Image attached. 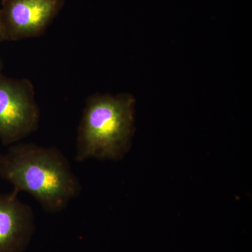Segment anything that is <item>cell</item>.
I'll return each mask as SVG.
<instances>
[{"mask_svg": "<svg viewBox=\"0 0 252 252\" xmlns=\"http://www.w3.org/2000/svg\"><path fill=\"white\" fill-rule=\"evenodd\" d=\"M0 178L11 184L16 193L31 194L48 213L62 212L81 191L67 158L54 147L10 145L6 153L0 154Z\"/></svg>", "mask_w": 252, "mask_h": 252, "instance_id": "6da1fadb", "label": "cell"}, {"mask_svg": "<svg viewBox=\"0 0 252 252\" xmlns=\"http://www.w3.org/2000/svg\"><path fill=\"white\" fill-rule=\"evenodd\" d=\"M135 99L130 94H94L86 99L77 137L75 160H119L133 135Z\"/></svg>", "mask_w": 252, "mask_h": 252, "instance_id": "7a4b0ae2", "label": "cell"}, {"mask_svg": "<svg viewBox=\"0 0 252 252\" xmlns=\"http://www.w3.org/2000/svg\"><path fill=\"white\" fill-rule=\"evenodd\" d=\"M39 121L32 83L0 73V141L7 146L17 143L37 130Z\"/></svg>", "mask_w": 252, "mask_h": 252, "instance_id": "3957f363", "label": "cell"}, {"mask_svg": "<svg viewBox=\"0 0 252 252\" xmlns=\"http://www.w3.org/2000/svg\"><path fill=\"white\" fill-rule=\"evenodd\" d=\"M64 5V0H2L0 20L4 40L42 36Z\"/></svg>", "mask_w": 252, "mask_h": 252, "instance_id": "277c9868", "label": "cell"}, {"mask_svg": "<svg viewBox=\"0 0 252 252\" xmlns=\"http://www.w3.org/2000/svg\"><path fill=\"white\" fill-rule=\"evenodd\" d=\"M18 193H0V252H24L35 230L32 209Z\"/></svg>", "mask_w": 252, "mask_h": 252, "instance_id": "5b68a950", "label": "cell"}, {"mask_svg": "<svg viewBox=\"0 0 252 252\" xmlns=\"http://www.w3.org/2000/svg\"><path fill=\"white\" fill-rule=\"evenodd\" d=\"M4 40V33H3L2 26H1V20H0V43Z\"/></svg>", "mask_w": 252, "mask_h": 252, "instance_id": "8992f818", "label": "cell"}, {"mask_svg": "<svg viewBox=\"0 0 252 252\" xmlns=\"http://www.w3.org/2000/svg\"><path fill=\"white\" fill-rule=\"evenodd\" d=\"M1 68H2V64H1V61L0 60V72H1Z\"/></svg>", "mask_w": 252, "mask_h": 252, "instance_id": "52a82bcc", "label": "cell"}]
</instances>
